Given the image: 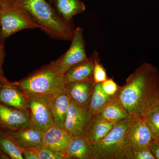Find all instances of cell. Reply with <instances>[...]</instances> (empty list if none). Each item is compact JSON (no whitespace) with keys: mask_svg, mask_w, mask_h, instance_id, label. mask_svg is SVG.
I'll return each mask as SVG.
<instances>
[{"mask_svg":"<svg viewBox=\"0 0 159 159\" xmlns=\"http://www.w3.org/2000/svg\"><path fill=\"white\" fill-rule=\"evenodd\" d=\"M133 159H156L151 150L150 146L133 154Z\"/></svg>","mask_w":159,"mask_h":159,"instance_id":"83f0119b","label":"cell"},{"mask_svg":"<svg viewBox=\"0 0 159 159\" xmlns=\"http://www.w3.org/2000/svg\"><path fill=\"white\" fill-rule=\"evenodd\" d=\"M0 28L3 40L12 34L39 26L25 9L13 0L0 2Z\"/></svg>","mask_w":159,"mask_h":159,"instance_id":"5b68a950","label":"cell"},{"mask_svg":"<svg viewBox=\"0 0 159 159\" xmlns=\"http://www.w3.org/2000/svg\"><path fill=\"white\" fill-rule=\"evenodd\" d=\"M50 1H51V2H52V1H54V0H50Z\"/></svg>","mask_w":159,"mask_h":159,"instance_id":"e575fe53","label":"cell"},{"mask_svg":"<svg viewBox=\"0 0 159 159\" xmlns=\"http://www.w3.org/2000/svg\"><path fill=\"white\" fill-rule=\"evenodd\" d=\"M67 159H90V145L85 136L73 137L67 149Z\"/></svg>","mask_w":159,"mask_h":159,"instance_id":"ffe728a7","label":"cell"},{"mask_svg":"<svg viewBox=\"0 0 159 159\" xmlns=\"http://www.w3.org/2000/svg\"><path fill=\"white\" fill-rule=\"evenodd\" d=\"M94 116L88 108L79 106L71 100L63 128L73 137L85 136Z\"/></svg>","mask_w":159,"mask_h":159,"instance_id":"9c48e42d","label":"cell"},{"mask_svg":"<svg viewBox=\"0 0 159 159\" xmlns=\"http://www.w3.org/2000/svg\"><path fill=\"white\" fill-rule=\"evenodd\" d=\"M0 102L27 111L28 96L13 86H3L0 89Z\"/></svg>","mask_w":159,"mask_h":159,"instance_id":"9a60e30c","label":"cell"},{"mask_svg":"<svg viewBox=\"0 0 159 159\" xmlns=\"http://www.w3.org/2000/svg\"><path fill=\"white\" fill-rule=\"evenodd\" d=\"M153 140L143 117L133 116L125 132L127 147L134 154L150 146Z\"/></svg>","mask_w":159,"mask_h":159,"instance_id":"52a82bcc","label":"cell"},{"mask_svg":"<svg viewBox=\"0 0 159 159\" xmlns=\"http://www.w3.org/2000/svg\"><path fill=\"white\" fill-rule=\"evenodd\" d=\"M4 85H3L2 84H0V89H1V88Z\"/></svg>","mask_w":159,"mask_h":159,"instance_id":"836d02e7","label":"cell"},{"mask_svg":"<svg viewBox=\"0 0 159 159\" xmlns=\"http://www.w3.org/2000/svg\"><path fill=\"white\" fill-rule=\"evenodd\" d=\"M27 96V112L33 125L43 134L53 124L51 110L53 98Z\"/></svg>","mask_w":159,"mask_h":159,"instance_id":"8992f818","label":"cell"},{"mask_svg":"<svg viewBox=\"0 0 159 159\" xmlns=\"http://www.w3.org/2000/svg\"><path fill=\"white\" fill-rule=\"evenodd\" d=\"M153 140L159 139V106L143 117Z\"/></svg>","mask_w":159,"mask_h":159,"instance_id":"603a6c76","label":"cell"},{"mask_svg":"<svg viewBox=\"0 0 159 159\" xmlns=\"http://www.w3.org/2000/svg\"><path fill=\"white\" fill-rule=\"evenodd\" d=\"M23 155L25 159H38L35 154L30 150H23Z\"/></svg>","mask_w":159,"mask_h":159,"instance_id":"f546056e","label":"cell"},{"mask_svg":"<svg viewBox=\"0 0 159 159\" xmlns=\"http://www.w3.org/2000/svg\"><path fill=\"white\" fill-rule=\"evenodd\" d=\"M4 43V40L2 38V35H1V28H0V44L2 43Z\"/></svg>","mask_w":159,"mask_h":159,"instance_id":"1f68e13d","label":"cell"},{"mask_svg":"<svg viewBox=\"0 0 159 159\" xmlns=\"http://www.w3.org/2000/svg\"><path fill=\"white\" fill-rule=\"evenodd\" d=\"M116 97L129 115L145 117L159 106V72L144 62L120 87Z\"/></svg>","mask_w":159,"mask_h":159,"instance_id":"6da1fadb","label":"cell"},{"mask_svg":"<svg viewBox=\"0 0 159 159\" xmlns=\"http://www.w3.org/2000/svg\"><path fill=\"white\" fill-rule=\"evenodd\" d=\"M101 85L104 92L109 96L111 97L117 93L120 87L112 78H108L105 81L102 83Z\"/></svg>","mask_w":159,"mask_h":159,"instance_id":"484cf974","label":"cell"},{"mask_svg":"<svg viewBox=\"0 0 159 159\" xmlns=\"http://www.w3.org/2000/svg\"><path fill=\"white\" fill-rule=\"evenodd\" d=\"M33 125L27 111L21 110L0 102V129L15 131Z\"/></svg>","mask_w":159,"mask_h":159,"instance_id":"8fae6325","label":"cell"},{"mask_svg":"<svg viewBox=\"0 0 159 159\" xmlns=\"http://www.w3.org/2000/svg\"><path fill=\"white\" fill-rule=\"evenodd\" d=\"M58 59L44 66L19 81L12 82L27 96L53 98L65 88L64 76L58 69Z\"/></svg>","mask_w":159,"mask_h":159,"instance_id":"3957f363","label":"cell"},{"mask_svg":"<svg viewBox=\"0 0 159 159\" xmlns=\"http://www.w3.org/2000/svg\"><path fill=\"white\" fill-rule=\"evenodd\" d=\"M56 9L61 17L68 22L77 15L85 11L84 3L80 0H54Z\"/></svg>","mask_w":159,"mask_h":159,"instance_id":"d6986e66","label":"cell"},{"mask_svg":"<svg viewBox=\"0 0 159 159\" xmlns=\"http://www.w3.org/2000/svg\"><path fill=\"white\" fill-rule=\"evenodd\" d=\"M10 159L9 157L2 151L0 149V159Z\"/></svg>","mask_w":159,"mask_h":159,"instance_id":"4dcf8cb0","label":"cell"},{"mask_svg":"<svg viewBox=\"0 0 159 159\" xmlns=\"http://www.w3.org/2000/svg\"><path fill=\"white\" fill-rule=\"evenodd\" d=\"M152 152L156 159H159V139L153 140L150 145Z\"/></svg>","mask_w":159,"mask_h":159,"instance_id":"f1b7e54d","label":"cell"},{"mask_svg":"<svg viewBox=\"0 0 159 159\" xmlns=\"http://www.w3.org/2000/svg\"><path fill=\"white\" fill-rule=\"evenodd\" d=\"M95 85L93 80H83L66 84L64 89L71 101L88 108Z\"/></svg>","mask_w":159,"mask_h":159,"instance_id":"4fadbf2b","label":"cell"},{"mask_svg":"<svg viewBox=\"0 0 159 159\" xmlns=\"http://www.w3.org/2000/svg\"><path fill=\"white\" fill-rule=\"evenodd\" d=\"M72 138L63 127L53 123L43 134V145L63 159H66L67 149Z\"/></svg>","mask_w":159,"mask_h":159,"instance_id":"30bf717a","label":"cell"},{"mask_svg":"<svg viewBox=\"0 0 159 159\" xmlns=\"http://www.w3.org/2000/svg\"><path fill=\"white\" fill-rule=\"evenodd\" d=\"M116 123L106 121L95 115L89 124L85 134L89 145L97 144L104 139Z\"/></svg>","mask_w":159,"mask_h":159,"instance_id":"5bb4252c","label":"cell"},{"mask_svg":"<svg viewBox=\"0 0 159 159\" xmlns=\"http://www.w3.org/2000/svg\"><path fill=\"white\" fill-rule=\"evenodd\" d=\"M30 150L35 154L38 159H63L61 157L43 145Z\"/></svg>","mask_w":159,"mask_h":159,"instance_id":"d4e9b609","label":"cell"},{"mask_svg":"<svg viewBox=\"0 0 159 159\" xmlns=\"http://www.w3.org/2000/svg\"><path fill=\"white\" fill-rule=\"evenodd\" d=\"M104 92L101 83L95 84L89 103V110L94 115H97L112 98Z\"/></svg>","mask_w":159,"mask_h":159,"instance_id":"7402d4cb","label":"cell"},{"mask_svg":"<svg viewBox=\"0 0 159 159\" xmlns=\"http://www.w3.org/2000/svg\"><path fill=\"white\" fill-rule=\"evenodd\" d=\"M68 50L58 58V69L64 76L66 71L72 66L88 59L86 52L85 40L82 28H77Z\"/></svg>","mask_w":159,"mask_h":159,"instance_id":"ba28073f","label":"cell"},{"mask_svg":"<svg viewBox=\"0 0 159 159\" xmlns=\"http://www.w3.org/2000/svg\"><path fill=\"white\" fill-rule=\"evenodd\" d=\"M0 149L10 159H24L23 150L11 139L6 130L0 129Z\"/></svg>","mask_w":159,"mask_h":159,"instance_id":"44dd1931","label":"cell"},{"mask_svg":"<svg viewBox=\"0 0 159 159\" xmlns=\"http://www.w3.org/2000/svg\"><path fill=\"white\" fill-rule=\"evenodd\" d=\"M94 59V68L93 78L94 84L102 83L108 79L106 70L100 62L99 54L97 51H94L93 54Z\"/></svg>","mask_w":159,"mask_h":159,"instance_id":"cb8c5ba5","label":"cell"},{"mask_svg":"<svg viewBox=\"0 0 159 159\" xmlns=\"http://www.w3.org/2000/svg\"><path fill=\"white\" fill-rule=\"evenodd\" d=\"M5 55L6 54L4 42L0 44V84L4 86H11L12 82L8 80L4 75L3 65Z\"/></svg>","mask_w":159,"mask_h":159,"instance_id":"4316f807","label":"cell"},{"mask_svg":"<svg viewBox=\"0 0 159 159\" xmlns=\"http://www.w3.org/2000/svg\"><path fill=\"white\" fill-rule=\"evenodd\" d=\"M6 131L22 150H30L43 145V133L34 125Z\"/></svg>","mask_w":159,"mask_h":159,"instance_id":"7c38bea8","label":"cell"},{"mask_svg":"<svg viewBox=\"0 0 159 159\" xmlns=\"http://www.w3.org/2000/svg\"><path fill=\"white\" fill-rule=\"evenodd\" d=\"M116 96V95L114 96L97 114L101 119L114 123L125 120L130 115L118 101Z\"/></svg>","mask_w":159,"mask_h":159,"instance_id":"ac0fdd59","label":"cell"},{"mask_svg":"<svg viewBox=\"0 0 159 159\" xmlns=\"http://www.w3.org/2000/svg\"><path fill=\"white\" fill-rule=\"evenodd\" d=\"M9 1V0H0V2H4V1Z\"/></svg>","mask_w":159,"mask_h":159,"instance_id":"d6a6232c","label":"cell"},{"mask_svg":"<svg viewBox=\"0 0 159 159\" xmlns=\"http://www.w3.org/2000/svg\"><path fill=\"white\" fill-rule=\"evenodd\" d=\"M33 18L39 29L54 39L71 41L74 37L73 21L68 22L46 0H13Z\"/></svg>","mask_w":159,"mask_h":159,"instance_id":"7a4b0ae2","label":"cell"},{"mask_svg":"<svg viewBox=\"0 0 159 159\" xmlns=\"http://www.w3.org/2000/svg\"><path fill=\"white\" fill-rule=\"evenodd\" d=\"M70 102L65 89L53 98L51 110L54 124L63 127Z\"/></svg>","mask_w":159,"mask_h":159,"instance_id":"e0dca14e","label":"cell"},{"mask_svg":"<svg viewBox=\"0 0 159 159\" xmlns=\"http://www.w3.org/2000/svg\"><path fill=\"white\" fill-rule=\"evenodd\" d=\"M94 65L93 57L92 55L86 60L73 66L64 74L66 83L83 80H93Z\"/></svg>","mask_w":159,"mask_h":159,"instance_id":"2e32d148","label":"cell"},{"mask_svg":"<svg viewBox=\"0 0 159 159\" xmlns=\"http://www.w3.org/2000/svg\"><path fill=\"white\" fill-rule=\"evenodd\" d=\"M133 117L130 115L117 122L104 139L90 145V159H133V152L125 141V132Z\"/></svg>","mask_w":159,"mask_h":159,"instance_id":"277c9868","label":"cell"}]
</instances>
